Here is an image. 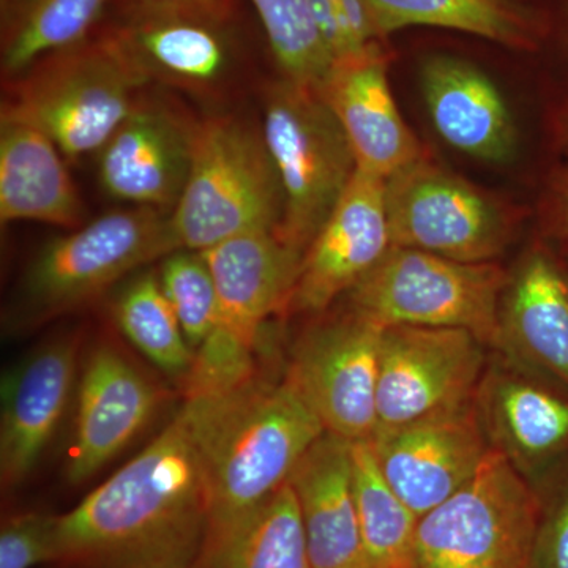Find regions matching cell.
Segmentation results:
<instances>
[{
    "mask_svg": "<svg viewBox=\"0 0 568 568\" xmlns=\"http://www.w3.org/2000/svg\"><path fill=\"white\" fill-rule=\"evenodd\" d=\"M212 521L205 403L185 398L148 447L58 519L71 568H192Z\"/></svg>",
    "mask_w": 568,
    "mask_h": 568,
    "instance_id": "cell-1",
    "label": "cell"
},
{
    "mask_svg": "<svg viewBox=\"0 0 568 568\" xmlns=\"http://www.w3.org/2000/svg\"><path fill=\"white\" fill-rule=\"evenodd\" d=\"M205 403L211 529L230 525L275 495L325 429L286 376L260 375Z\"/></svg>",
    "mask_w": 568,
    "mask_h": 568,
    "instance_id": "cell-2",
    "label": "cell"
},
{
    "mask_svg": "<svg viewBox=\"0 0 568 568\" xmlns=\"http://www.w3.org/2000/svg\"><path fill=\"white\" fill-rule=\"evenodd\" d=\"M149 85L108 29L6 80L0 121L40 130L65 159L99 153Z\"/></svg>",
    "mask_w": 568,
    "mask_h": 568,
    "instance_id": "cell-3",
    "label": "cell"
},
{
    "mask_svg": "<svg viewBox=\"0 0 568 568\" xmlns=\"http://www.w3.org/2000/svg\"><path fill=\"white\" fill-rule=\"evenodd\" d=\"M283 194L261 129L233 115L197 121L192 168L170 213L174 252L278 230Z\"/></svg>",
    "mask_w": 568,
    "mask_h": 568,
    "instance_id": "cell-4",
    "label": "cell"
},
{
    "mask_svg": "<svg viewBox=\"0 0 568 568\" xmlns=\"http://www.w3.org/2000/svg\"><path fill=\"white\" fill-rule=\"evenodd\" d=\"M171 253L170 212L104 213L41 248L22 275L11 317L20 327L47 323Z\"/></svg>",
    "mask_w": 568,
    "mask_h": 568,
    "instance_id": "cell-5",
    "label": "cell"
},
{
    "mask_svg": "<svg viewBox=\"0 0 568 568\" xmlns=\"http://www.w3.org/2000/svg\"><path fill=\"white\" fill-rule=\"evenodd\" d=\"M261 133L282 186L278 234L305 254L353 181V148L321 92L286 78L265 93Z\"/></svg>",
    "mask_w": 568,
    "mask_h": 568,
    "instance_id": "cell-6",
    "label": "cell"
},
{
    "mask_svg": "<svg viewBox=\"0 0 568 568\" xmlns=\"http://www.w3.org/2000/svg\"><path fill=\"white\" fill-rule=\"evenodd\" d=\"M508 274L499 264L463 263L392 246L349 291L351 310L381 327L459 328L495 346Z\"/></svg>",
    "mask_w": 568,
    "mask_h": 568,
    "instance_id": "cell-7",
    "label": "cell"
},
{
    "mask_svg": "<svg viewBox=\"0 0 568 568\" xmlns=\"http://www.w3.org/2000/svg\"><path fill=\"white\" fill-rule=\"evenodd\" d=\"M540 508L491 448L473 480L418 518L410 568H528Z\"/></svg>",
    "mask_w": 568,
    "mask_h": 568,
    "instance_id": "cell-8",
    "label": "cell"
},
{
    "mask_svg": "<svg viewBox=\"0 0 568 568\" xmlns=\"http://www.w3.org/2000/svg\"><path fill=\"white\" fill-rule=\"evenodd\" d=\"M392 246L463 263H493L514 239L515 207L452 173L429 153L386 179Z\"/></svg>",
    "mask_w": 568,
    "mask_h": 568,
    "instance_id": "cell-9",
    "label": "cell"
},
{
    "mask_svg": "<svg viewBox=\"0 0 568 568\" xmlns=\"http://www.w3.org/2000/svg\"><path fill=\"white\" fill-rule=\"evenodd\" d=\"M485 347L459 328L384 327L376 433L473 405L487 372Z\"/></svg>",
    "mask_w": 568,
    "mask_h": 568,
    "instance_id": "cell-10",
    "label": "cell"
},
{
    "mask_svg": "<svg viewBox=\"0 0 568 568\" xmlns=\"http://www.w3.org/2000/svg\"><path fill=\"white\" fill-rule=\"evenodd\" d=\"M383 328L351 310L313 325L295 345L286 377L325 433L351 443L375 436Z\"/></svg>",
    "mask_w": 568,
    "mask_h": 568,
    "instance_id": "cell-11",
    "label": "cell"
},
{
    "mask_svg": "<svg viewBox=\"0 0 568 568\" xmlns=\"http://www.w3.org/2000/svg\"><path fill=\"white\" fill-rule=\"evenodd\" d=\"M234 11L145 10L122 7L106 28L149 84L212 95L241 62Z\"/></svg>",
    "mask_w": 568,
    "mask_h": 568,
    "instance_id": "cell-12",
    "label": "cell"
},
{
    "mask_svg": "<svg viewBox=\"0 0 568 568\" xmlns=\"http://www.w3.org/2000/svg\"><path fill=\"white\" fill-rule=\"evenodd\" d=\"M369 443L387 484L418 518L473 480L491 450L476 402L376 433Z\"/></svg>",
    "mask_w": 568,
    "mask_h": 568,
    "instance_id": "cell-13",
    "label": "cell"
},
{
    "mask_svg": "<svg viewBox=\"0 0 568 568\" xmlns=\"http://www.w3.org/2000/svg\"><path fill=\"white\" fill-rule=\"evenodd\" d=\"M196 126L173 104L141 95L99 152L104 192L132 207L171 213L192 168Z\"/></svg>",
    "mask_w": 568,
    "mask_h": 568,
    "instance_id": "cell-14",
    "label": "cell"
},
{
    "mask_svg": "<svg viewBox=\"0 0 568 568\" xmlns=\"http://www.w3.org/2000/svg\"><path fill=\"white\" fill-rule=\"evenodd\" d=\"M390 248L386 181L357 170L306 250L286 312H324L362 282Z\"/></svg>",
    "mask_w": 568,
    "mask_h": 568,
    "instance_id": "cell-15",
    "label": "cell"
},
{
    "mask_svg": "<svg viewBox=\"0 0 568 568\" xmlns=\"http://www.w3.org/2000/svg\"><path fill=\"white\" fill-rule=\"evenodd\" d=\"M78 342L61 336L37 346L11 366L0 387V478L22 484L61 426L74 392Z\"/></svg>",
    "mask_w": 568,
    "mask_h": 568,
    "instance_id": "cell-16",
    "label": "cell"
},
{
    "mask_svg": "<svg viewBox=\"0 0 568 568\" xmlns=\"http://www.w3.org/2000/svg\"><path fill=\"white\" fill-rule=\"evenodd\" d=\"M67 455V480L73 485L95 476L151 422L160 390L111 345L93 347L85 358Z\"/></svg>",
    "mask_w": 568,
    "mask_h": 568,
    "instance_id": "cell-17",
    "label": "cell"
},
{
    "mask_svg": "<svg viewBox=\"0 0 568 568\" xmlns=\"http://www.w3.org/2000/svg\"><path fill=\"white\" fill-rule=\"evenodd\" d=\"M201 253L219 297L212 332L256 351L265 321L287 310L304 254L278 230L252 231Z\"/></svg>",
    "mask_w": 568,
    "mask_h": 568,
    "instance_id": "cell-18",
    "label": "cell"
},
{
    "mask_svg": "<svg viewBox=\"0 0 568 568\" xmlns=\"http://www.w3.org/2000/svg\"><path fill=\"white\" fill-rule=\"evenodd\" d=\"M387 73L386 43L376 44L336 62L320 91L345 130L357 170L384 181L429 153L399 114Z\"/></svg>",
    "mask_w": 568,
    "mask_h": 568,
    "instance_id": "cell-19",
    "label": "cell"
},
{
    "mask_svg": "<svg viewBox=\"0 0 568 568\" xmlns=\"http://www.w3.org/2000/svg\"><path fill=\"white\" fill-rule=\"evenodd\" d=\"M495 347L507 364L568 387V283L544 248L530 250L508 275Z\"/></svg>",
    "mask_w": 568,
    "mask_h": 568,
    "instance_id": "cell-20",
    "label": "cell"
},
{
    "mask_svg": "<svg viewBox=\"0 0 568 568\" xmlns=\"http://www.w3.org/2000/svg\"><path fill=\"white\" fill-rule=\"evenodd\" d=\"M476 407L489 446L538 496L548 467L568 447L567 399L507 364L485 372Z\"/></svg>",
    "mask_w": 568,
    "mask_h": 568,
    "instance_id": "cell-21",
    "label": "cell"
},
{
    "mask_svg": "<svg viewBox=\"0 0 568 568\" xmlns=\"http://www.w3.org/2000/svg\"><path fill=\"white\" fill-rule=\"evenodd\" d=\"M420 85L433 125L448 145L493 164L517 156V123L484 70L458 55L436 52L420 63Z\"/></svg>",
    "mask_w": 568,
    "mask_h": 568,
    "instance_id": "cell-22",
    "label": "cell"
},
{
    "mask_svg": "<svg viewBox=\"0 0 568 568\" xmlns=\"http://www.w3.org/2000/svg\"><path fill=\"white\" fill-rule=\"evenodd\" d=\"M312 568H369L353 484V443L324 433L290 477Z\"/></svg>",
    "mask_w": 568,
    "mask_h": 568,
    "instance_id": "cell-23",
    "label": "cell"
},
{
    "mask_svg": "<svg viewBox=\"0 0 568 568\" xmlns=\"http://www.w3.org/2000/svg\"><path fill=\"white\" fill-rule=\"evenodd\" d=\"M62 156L58 145L40 130L0 121L3 224L36 222L71 231L84 224V207Z\"/></svg>",
    "mask_w": 568,
    "mask_h": 568,
    "instance_id": "cell-24",
    "label": "cell"
},
{
    "mask_svg": "<svg viewBox=\"0 0 568 568\" xmlns=\"http://www.w3.org/2000/svg\"><path fill=\"white\" fill-rule=\"evenodd\" d=\"M381 40L407 28L467 33L507 50L537 52L551 40L547 7L529 0H366Z\"/></svg>",
    "mask_w": 568,
    "mask_h": 568,
    "instance_id": "cell-25",
    "label": "cell"
},
{
    "mask_svg": "<svg viewBox=\"0 0 568 568\" xmlns=\"http://www.w3.org/2000/svg\"><path fill=\"white\" fill-rule=\"evenodd\" d=\"M192 568H312L290 481L244 517L209 530Z\"/></svg>",
    "mask_w": 568,
    "mask_h": 568,
    "instance_id": "cell-26",
    "label": "cell"
},
{
    "mask_svg": "<svg viewBox=\"0 0 568 568\" xmlns=\"http://www.w3.org/2000/svg\"><path fill=\"white\" fill-rule=\"evenodd\" d=\"M111 0H0L3 81L91 39Z\"/></svg>",
    "mask_w": 568,
    "mask_h": 568,
    "instance_id": "cell-27",
    "label": "cell"
},
{
    "mask_svg": "<svg viewBox=\"0 0 568 568\" xmlns=\"http://www.w3.org/2000/svg\"><path fill=\"white\" fill-rule=\"evenodd\" d=\"M353 484L369 568H410L418 517L387 484L369 439L353 443Z\"/></svg>",
    "mask_w": 568,
    "mask_h": 568,
    "instance_id": "cell-28",
    "label": "cell"
},
{
    "mask_svg": "<svg viewBox=\"0 0 568 568\" xmlns=\"http://www.w3.org/2000/svg\"><path fill=\"white\" fill-rule=\"evenodd\" d=\"M112 316L122 334L153 365L170 376H189L194 353L156 272H141L123 284L112 304Z\"/></svg>",
    "mask_w": 568,
    "mask_h": 568,
    "instance_id": "cell-29",
    "label": "cell"
},
{
    "mask_svg": "<svg viewBox=\"0 0 568 568\" xmlns=\"http://www.w3.org/2000/svg\"><path fill=\"white\" fill-rule=\"evenodd\" d=\"M283 78L321 91L334 69L308 0H252Z\"/></svg>",
    "mask_w": 568,
    "mask_h": 568,
    "instance_id": "cell-30",
    "label": "cell"
},
{
    "mask_svg": "<svg viewBox=\"0 0 568 568\" xmlns=\"http://www.w3.org/2000/svg\"><path fill=\"white\" fill-rule=\"evenodd\" d=\"M156 274L194 353L211 335L219 315L211 267L203 253L178 250L163 257Z\"/></svg>",
    "mask_w": 568,
    "mask_h": 568,
    "instance_id": "cell-31",
    "label": "cell"
},
{
    "mask_svg": "<svg viewBox=\"0 0 568 568\" xmlns=\"http://www.w3.org/2000/svg\"><path fill=\"white\" fill-rule=\"evenodd\" d=\"M58 517L17 515L6 519L0 529V568H33L58 559Z\"/></svg>",
    "mask_w": 568,
    "mask_h": 568,
    "instance_id": "cell-32",
    "label": "cell"
},
{
    "mask_svg": "<svg viewBox=\"0 0 568 568\" xmlns=\"http://www.w3.org/2000/svg\"><path fill=\"white\" fill-rule=\"evenodd\" d=\"M528 568H568V487L538 521Z\"/></svg>",
    "mask_w": 568,
    "mask_h": 568,
    "instance_id": "cell-33",
    "label": "cell"
},
{
    "mask_svg": "<svg viewBox=\"0 0 568 568\" xmlns=\"http://www.w3.org/2000/svg\"><path fill=\"white\" fill-rule=\"evenodd\" d=\"M308 7L321 40L327 48L331 58L334 59V65L336 62L357 58L351 51L345 33H343L336 0H308Z\"/></svg>",
    "mask_w": 568,
    "mask_h": 568,
    "instance_id": "cell-34",
    "label": "cell"
},
{
    "mask_svg": "<svg viewBox=\"0 0 568 568\" xmlns=\"http://www.w3.org/2000/svg\"><path fill=\"white\" fill-rule=\"evenodd\" d=\"M544 215L549 230L568 244V164L555 171L549 179Z\"/></svg>",
    "mask_w": 568,
    "mask_h": 568,
    "instance_id": "cell-35",
    "label": "cell"
},
{
    "mask_svg": "<svg viewBox=\"0 0 568 568\" xmlns=\"http://www.w3.org/2000/svg\"><path fill=\"white\" fill-rule=\"evenodd\" d=\"M123 6L145 10L234 11V0H123Z\"/></svg>",
    "mask_w": 568,
    "mask_h": 568,
    "instance_id": "cell-36",
    "label": "cell"
},
{
    "mask_svg": "<svg viewBox=\"0 0 568 568\" xmlns=\"http://www.w3.org/2000/svg\"><path fill=\"white\" fill-rule=\"evenodd\" d=\"M552 32L551 37L558 36L568 61V0H560L558 11H551Z\"/></svg>",
    "mask_w": 568,
    "mask_h": 568,
    "instance_id": "cell-37",
    "label": "cell"
},
{
    "mask_svg": "<svg viewBox=\"0 0 568 568\" xmlns=\"http://www.w3.org/2000/svg\"><path fill=\"white\" fill-rule=\"evenodd\" d=\"M552 133H555L559 148L568 156V100L556 111L555 119H552Z\"/></svg>",
    "mask_w": 568,
    "mask_h": 568,
    "instance_id": "cell-38",
    "label": "cell"
},
{
    "mask_svg": "<svg viewBox=\"0 0 568 568\" xmlns=\"http://www.w3.org/2000/svg\"><path fill=\"white\" fill-rule=\"evenodd\" d=\"M566 276H567V283H568V271L566 272Z\"/></svg>",
    "mask_w": 568,
    "mask_h": 568,
    "instance_id": "cell-39",
    "label": "cell"
},
{
    "mask_svg": "<svg viewBox=\"0 0 568 568\" xmlns=\"http://www.w3.org/2000/svg\"><path fill=\"white\" fill-rule=\"evenodd\" d=\"M529 2H537V0H529Z\"/></svg>",
    "mask_w": 568,
    "mask_h": 568,
    "instance_id": "cell-40",
    "label": "cell"
}]
</instances>
